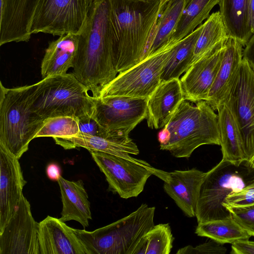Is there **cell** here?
Here are the masks:
<instances>
[{
  "mask_svg": "<svg viewBox=\"0 0 254 254\" xmlns=\"http://www.w3.org/2000/svg\"><path fill=\"white\" fill-rule=\"evenodd\" d=\"M109 0H94L78 36L73 73L98 98L102 90L118 73L109 25Z\"/></svg>",
  "mask_w": 254,
  "mask_h": 254,
  "instance_id": "6da1fadb",
  "label": "cell"
},
{
  "mask_svg": "<svg viewBox=\"0 0 254 254\" xmlns=\"http://www.w3.org/2000/svg\"><path fill=\"white\" fill-rule=\"evenodd\" d=\"M160 0H109L110 38L119 73L145 59L160 15Z\"/></svg>",
  "mask_w": 254,
  "mask_h": 254,
  "instance_id": "7a4b0ae2",
  "label": "cell"
},
{
  "mask_svg": "<svg viewBox=\"0 0 254 254\" xmlns=\"http://www.w3.org/2000/svg\"><path fill=\"white\" fill-rule=\"evenodd\" d=\"M163 127L169 138L160 149L177 158H189L202 145L220 144L218 115L204 100L194 106L183 99Z\"/></svg>",
  "mask_w": 254,
  "mask_h": 254,
  "instance_id": "3957f363",
  "label": "cell"
},
{
  "mask_svg": "<svg viewBox=\"0 0 254 254\" xmlns=\"http://www.w3.org/2000/svg\"><path fill=\"white\" fill-rule=\"evenodd\" d=\"M32 85L7 88L0 83V144L19 159L45 120L34 110Z\"/></svg>",
  "mask_w": 254,
  "mask_h": 254,
  "instance_id": "277c9868",
  "label": "cell"
},
{
  "mask_svg": "<svg viewBox=\"0 0 254 254\" xmlns=\"http://www.w3.org/2000/svg\"><path fill=\"white\" fill-rule=\"evenodd\" d=\"M73 73L47 77L32 85V106L43 119L70 116L78 121L92 117L95 98Z\"/></svg>",
  "mask_w": 254,
  "mask_h": 254,
  "instance_id": "5b68a950",
  "label": "cell"
},
{
  "mask_svg": "<svg viewBox=\"0 0 254 254\" xmlns=\"http://www.w3.org/2000/svg\"><path fill=\"white\" fill-rule=\"evenodd\" d=\"M254 168L249 162L221 161L205 173L202 181L195 210L198 223L232 218L223 204L227 196L254 179Z\"/></svg>",
  "mask_w": 254,
  "mask_h": 254,
  "instance_id": "8992f818",
  "label": "cell"
},
{
  "mask_svg": "<svg viewBox=\"0 0 254 254\" xmlns=\"http://www.w3.org/2000/svg\"><path fill=\"white\" fill-rule=\"evenodd\" d=\"M155 210L142 203L127 216L93 231L74 230L88 254H133L142 237L155 225Z\"/></svg>",
  "mask_w": 254,
  "mask_h": 254,
  "instance_id": "52a82bcc",
  "label": "cell"
},
{
  "mask_svg": "<svg viewBox=\"0 0 254 254\" xmlns=\"http://www.w3.org/2000/svg\"><path fill=\"white\" fill-rule=\"evenodd\" d=\"M90 152L104 174L110 190L122 198L137 197L152 175L164 182H167L170 177L169 172L156 169L141 159H128L99 151Z\"/></svg>",
  "mask_w": 254,
  "mask_h": 254,
  "instance_id": "ba28073f",
  "label": "cell"
},
{
  "mask_svg": "<svg viewBox=\"0 0 254 254\" xmlns=\"http://www.w3.org/2000/svg\"><path fill=\"white\" fill-rule=\"evenodd\" d=\"M180 42L175 43L168 40L153 54L119 73L102 90L99 97L123 96L148 99L161 83L163 67L172 50Z\"/></svg>",
  "mask_w": 254,
  "mask_h": 254,
  "instance_id": "9c48e42d",
  "label": "cell"
},
{
  "mask_svg": "<svg viewBox=\"0 0 254 254\" xmlns=\"http://www.w3.org/2000/svg\"><path fill=\"white\" fill-rule=\"evenodd\" d=\"M88 7L87 0H39L32 18L30 33L77 35L84 24Z\"/></svg>",
  "mask_w": 254,
  "mask_h": 254,
  "instance_id": "30bf717a",
  "label": "cell"
},
{
  "mask_svg": "<svg viewBox=\"0 0 254 254\" xmlns=\"http://www.w3.org/2000/svg\"><path fill=\"white\" fill-rule=\"evenodd\" d=\"M93 117L112 138L129 136L147 117V98L123 96L95 98Z\"/></svg>",
  "mask_w": 254,
  "mask_h": 254,
  "instance_id": "8fae6325",
  "label": "cell"
},
{
  "mask_svg": "<svg viewBox=\"0 0 254 254\" xmlns=\"http://www.w3.org/2000/svg\"><path fill=\"white\" fill-rule=\"evenodd\" d=\"M225 102L239 126L245 160L250 162L254 156V71L244 58Z\"/></svg>",
  "mask_w": 254,
  "mask_h": 254,
  "instance_id": "7c38bea8",
  "label": "cell"
},
{
  "mask_svg": "<svg viewBox=\"0 0 254 254\" xmlns=\"http://www.w3.org/2000/svg\"><path fill=\"white\" fill-rule=\"evenodd\" d=\"M39 223L22 195L11 218L0 232V254H40Z\"/></svg>",
  "mask_w": 254,
  "mask_h": 254,
  "instance_id": "4fadbf2b",
  "label": "cell"
},
{
  "mask_svg": "<svg viewBox=\"0 0 254 254\" xmlns=\"http://www.w3.org/2000/svg\"><path fill=\"white\" fill-rule=\"evenodd\" d=\"M226 40L192 64L182 77L185 100L195 103L206 100L221 64Z\"/></svg>",
  "mask_w": 254,
  "mask_h": 254,
  "instance_id": "5bb4252c",
  "label": "cell"
},
{
  "mask_svg": "<svg viewBox=\"0 0 254 254\" xmlns=\"http://www.w3.org/2000/svg\"><path fill=\"white\" fill-rule=\"evenodd\" d=\"M26 183L19 159L0 144V232L15 211Z\"/></svg>",
  "mask_w": 254,
  "mask_h": 254,
  "instance_id": "9a60e30c",
  "label": "cell"
},
{
  "mask_svg": "<svg viewBox=\"0 0 254 254\" xmlns=\"http://www.w3.org/2000/svg\"><path fill=\"white\" fill-rule=\"evenodd\" d=\"M39 0H0V46L10 42H27Z\"/></svg>",
  "mask_w": 254,
  "mask_h": 254,
  "instance_id": "2e32d148",
  "label": "cell"
},
{
  "mask_svg": "<svg viewBox=\"0 0 254 254\" xmlns=\"http://www.w3.org/2000/svg\"><path fill=\"white\" fill-rule=\"evenodd\" d=\"M40 254H88L74 228L60 219L47 216L39 223Z\"/></svg>",
  "mask_w": 254,
  "mask_h": 254,
  "instance_id": "e0dca14e",
  "label": "cell"
},
{
  "mask_svg": "<svg viewBox=\"0 0 254 254\" xmlns=\"http://www.w3.org/2000/svg\"><path fill=\"white\" fill-rule=\"evenodd\" d=\"M243 46L236 38L228 36L222 59L205 101L214 110L225 102L237 75L243 59Z\"/></svg>",
  "mask_w": 254,
  "mask_h": 254,
  "instance_id": "ac0fdd59",
  "label": "cell"
},
{
  "mask_svg": "<svg viewBox=\"0 0 254 254\" xmlns=\"http://www.w3.org/2000/svg\"><path fill=\"white\" fill-rule=\"evenodd\" d=\"M170 177L164 182L166 193L188 217L195 216L200 187L205 173L192 168L169 172Z\"/></svg>",
  "mask_w": 254,
  "mask_h": 254,
  "instance_id": "d6986e66",
  "label": "cell"
},
{
  "mask_svg": "<svg viewBox=\"0 0 254 254\" xmlns=\"http://www.w3.org/2000/svg\"><path fill=\"white\" fill-rule=\"evenodd\" d=\"M183 99L179 78L161 82L147 100L148 127L152 129L164 127Z\"/></svg>",
  "mask_w": 254,
  "mask_h": 254,
  "instance_id": "ffe728a7",
  "label": "cell"
},
{
  "mask_svg": "<svg viewBox=\"0 0 254 254\" xmlns=\"http://www.w3.org/2000/svg\"><path fill=\"white\" fill-rule=\"evenodd\" d=\"M53 138L57 144L65 149L83 147L89 152H102L128 159L134 158L131 154L139 153L137 145L129 136L110 138L79 133L72 136Z\"/></svg>",
  "mask_w": 254,
  "mask_h": 254,
  "instance_id": "44dd1931",
  "label": "cell"
},
{
  "mask_svg": "<svg viewBox=\"0 0 254 254\" xmlns=\"http://www.w3.org/2000/svg\"><path fill=\"white\" fill-rule=\"evenodd\" d=\"M63 204L61 217L63 222L75 220L84 228L92 219L90 203L82 180L70 181L62 176L58 181Z\"/></svg>",
  "mask_w": 254,
  "mask_h": 254,
  "instance_id": "7402d4cb",
  "label": "cell"
},
{
  "mask_svg": "<svg viewBox=\"0 0 254 254\" xmlns=\"http://www.w3.org/2000/svg\"><path fill=\"white\" fill-rule=\"evenodd\" d=\"M77 47V35L71 33L62 35L50 42L41 62L42 79L66 74L73 67Z\"/></svg>",
  "mask_w": 254,
  "mask_h": 254,
  "instance_id": "603a6c76",
  "label": "cell"
},
{
  "mask_svg": "<svg viewBox=\"0 0 254 254\" xmlns=\"http://www.w3.org/2000/svg\"><path fill=\"white\" fill-rule=\"evenodd\" d=\"M217 111L222 159L234 162L246 161L241 132L232 111L225 102Z\"/></svg>",
  "mask_w": 254,
  "mask_h": 254,
  "instance_id": "cb8c5ba5",
  "label": "cell"
},
{
  "mask_svg": "<svg viewBox=\"0 0 254 254\" xmlns=\"http://www.w3.org/2000/svg\"><path fill=\"white\" fill-rule=\"evenodd\" d=\"M249 0H220L219 11L229 36L245 46L253 35L249 17Z\"/></svg>",
  "mask_w": 254,
  "mask_h": 254,
  "instance_id": "d4e9b609",
  "label": "cell"
},
{
  "mask_svg": "<svg viewBox=\"0 0 254 254\" xmlns=\"http://www.w3.org/2000/svg\"><path fill=\"white\" fill-rule=\"evenodd\" d=\"M202 28L199 25L191 33L183 39L172 50L161 75V82L179 79L191 65L193 49Z\"/></svg>",
  "mask_w": 254,
  "mask_h": 254,
  "instance_id": "484cf974",
  "label": "cell"
},
{
  "mask_svg": "<svg viewBox=\"0 0 254 254\" xmlns=\"http://www.w3.org/2000/svg\"><path fill=\"white\" fill-rule=\"evenodd\" d=\"M189 0L169 2L160 15L149 42L145 59L163 47L170 39Z\"/></svg>",
  "mask_w": 254,
  "mask_h": 254,
  "instance_id": "4316f807",
  "label": "cell"
},
{
  "mask_svg": "<svg viewBox=\"0 0 254 254\" xmlns=\"http://www.w3.org/2000/svg\"><path fill=\"white\" fill-rule=\"evenodd\" d=\"M220 0H189L170 39L178 43L191 33L207 19Z\"/></svg>",
  "mask_w": 254,
  "mask_h": 254,
  "instance_id": "83f0119b",
  "label": "cell"
},
{
  "mask_svg": "<svg viewBox=\"0 0 254 254\" xmlns=\"http://www.w3.org/2000/svg\"><path fill=\"white\" fill-rule=\"evenodd\" d=\"M228 36L220 11L211 13L202 24L201 31L194 47L191 65L226 40Z\"/></svg>",
  "mask_w": 254,
  "mask_h": 254,
  "instance_id": "f1b7e54d",
  "label": "cell"
},
{
  "mask_svg": "<svg viewBox=\"0 0 254 254\" xmlns=\"http://www.w3.org/2000/svg\"><path fill=\"white\" fill-rule=\"evenodd\" d=\"M195 233L222 244L249 240L252 236L232 218L198 223Z\"/></svg>",
  "mask_w": 254,
  "mask_h": 254,
  "instance_id": "f546056e",
  "label": "cell"
},
{
  "mask_svg": "<svg viewBox=\"0 0 254 254\" xmlns=\"http://www.w3.org/2000/svg\"><path fill=\"white\" fill-rule=\"evenodd\" d=\"M174 240L169 223L154 225L140 239L133 254H169Z\"/></svg>",
  "mask_w": 254,
  "mask_h": 254,
  "instance_id": "4dcf8cb0",
  "label": "cell"
},
{
  "mask_svg": "<svg viewBox=\"0 0 254 254\" xmlns=\"http://www.w3.org/2000/svg\"><path fill=\"white\" fill-rule=\"evenodd\" d=\"M79 132L78 119L70 116H59L46 119L36 138L68 137L77 135Z\"/></svg>",
  "mask_w": 254,
  "mask_h": 254,
  "instance_id": "1f68e13d",
  "label": "cell"
},
{
  "mask_svg": "<svg viewBox=\"0 0 254 254\" xmlns=\"http://www.w3.org/2000/svg\"><path fill=\"white\" fill-rule=\"evenodd\" d=\"M232 218L252 236L254 237V204L240 206H227Z\"/></svg>",
  "mask_w": 254,
  "mask_h": 254,
  "instance_id": "d6a6232c",
  "label": "cell"
},
{
  "mask_svg": "<svg viewBox=\"0 0 254 254\" xmlns=\"http://www.w3.org/2000/svg\"><path fill=\"white\" fill-rule=\"evenodd\" d=\"M254 204V179L243 188L229 194L223 205L227 206H246Z\"/></svg>",
  "mask_w": 254,
  "mask_h": 254,
  "instance_id": "836d02e7",
  "label": "cell"
},
{
  "mask_svg": "<svg viewBox=\"0 0 254 254\" xmlns=\"http://www.w3.org/2000/svg\"><path fill=\"white\" fill-rule=\"evenodd\" d=\"M208 242L193 247L187 246L180 249L177 254H224L227 249L222 244L211 239Z\"/></svg>",
  "mask_w": 254,
  "mask_h": 254,
  "instance_id": "e575fe53",
  "label": "cell"
},
{
  "mask_svg": "<svg viewBox=\"0 0 254 254\" xmlns=\"http://www.w3.org/2000/svg\"><path fill=\"white\" fill-rule=\"evenodd\" d=\"M78 123L80 133L110 138L108 132L101 127L93 116L78 121Z\"/></svg>",
  "mask_w": 254,
  "mask_h": 254,
  "instance_id": "d590c367",
  "label": "cell"
},
{
  "mask_svg": "<svg viewBox=\"0 0 254 254\" xmlns=\"http://www.w3.org/2000/svg\"><path fill=\"white\" fill-rule=\"evenodd\" d=\"M231 254H254V242L249 240L236 241L232 244Z\"/></svg>",
  "mask_w": 254,
  "mask_h": 254,
  "instance_id": "8d00e7d4",
  "label": "cell"
},
{
  "mask_svg": "<svg viewBox=\"0 0 254 254\" xmlns=\"http://www.w3.org/2000/svg\"><path fill=\"white\" fill-rule=\"evenodd\" d=\"M243 58L247 61L254 71V34L245 46L243 51Z\"/></svg>",
  "mask_w": 254,
  "mask_h": 254,
  "instance_id": "74e56055",
  "label": "cell"
},
{
  "mask_svg": "<svg viewBox=\"0 0 254 254\" xmlns=\"http://www.w3.org/2000/svg\"><path fill=\"white\" fill-rule=\"evenodd\" d=\"M61 173V169L57 163H50L46 168L47 177L52 181L58 182L62 177Z\"/></svg>",
  "mask_w": 254,
  "mask_h": 254,
  "instance_id": "f35d334b",
  "label": "cell"
},
{
  "mask_svg": "<svg viewBox=\"0 0 254 254\" xmlns=\"http://www.w3.org/2000/svg\"><path fill=\"white\" fill-rule=\"evenodd\" d=\"M249 17L251 32L254 34V0H249Z\"/></svg>",
  "mask_w": 254,
  "mask_h": 254,
  "instance_id": "ab89813d",
  "label": "cell"
},
{
  "mask_svg": "<svg viewBox=\"0 0 254 254\" xmlns=\"http://www.w3.org/2000/svg\"><path fill=\"white\" fill-rule=\"evenodd\" d=\"M170 0H160V15L164 10L166 5L168 3ZM160 16V15H159Z\"/></svg>",
  "mask_w": 254,
  "mask_h": 254,
  "instance_id": "60d3db41",
  "label": "cell"
},
{
  "mask_svg": "<svg viewBox=\"0 0 254 254\" xmlns=\"http://www.w3.org/2000/svg\"><path fill=\"white\" fill-rule=\"evenodd\" d=\"M250 164L251 166V167L253 168H254V156L251 159V160L250 161Z\"/></svg>",
  "mask_w": 254,
  "mask_h": 254,
  "instance_id": "b9f144b4",
  "label": "cell"
},
{
  "mask_svg": "<svg viewBox=\"0 0 254 254\" xmlns=\"http://www.w3.org/2000/svg\"><path fill=\"white\" fill-rule=\"evenodd\" d=\"M88 5L89 6L92 2L93 1V0H87Z\"/></svg>",
  "mask_w": 254,
  "mask_h": 254,
  "instance_id": "7bdbcfd3",
  "label": "cell"
},
{
  "mask_svg": "<svg viewBox=\"0 0 254 254\" xmlns=\"http://www.w3.org/2000/svg\"><path fill=\"white\" fill-rule=\"evenodd\" d=\"M176 0H170V1L169 2H173V1H176Z\"/></svg>",
  "mask_w": 254,
  "mask_h": 254,
  "instance_id": "ee69618b",
  "label": "cell"
}]
</instances>
